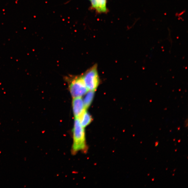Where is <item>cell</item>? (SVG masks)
I'll return each mask as SVG.
<instances>
[{
	"instance_id": "30bf717a",
	"label": "cell",
	"mask_w": 188,
	"mask_h": 188,
	"mask_svg": "<svg viewBox=\"0 0 188 188\" xmlns=\"http://www.w3.org/2000/svg\"><path fill=\"white\" fill-rule=\"evenodd\" d=\"M178 130H179L180 129V127H179L178 128Z\"/></svg>"
},
{
	"instance_id": "277c9868",
	"label": "cell",
	"mask_w": 188,
	"mask_h": 188,
	"mask_svg": "<svg viewBox=\"0 0 188 188\" xmlns=\"http://www.w3.org/2000/svg\"><path fill=\"white\" fill-rule=\"evenodd\" d=\"M90 10L94 11L97 15L107 14L109 10L107 7V0H90Z\"/></svg>"
},
{
	"instance_id": "7c38bea8",
	"label": "cell",
	"mask_w": 188,
	"mask_h": 188,
	"mask_svg": "<svg viewBox=\"0 0 188 188\" xmlns=\"http://www.w3.org/2000/svg\"><path fill=\"white\" fill-rule=\"evenodd\" d=\"M152 181H154V179H152Z\"/></svg>"
},
{
	"instance_id": "7a4b0ae2",
	"label": "cell",
	"mask_w": 188,
	"mask_h": 188,
	"mask_svg": "<svg viewBox=\"0 0 188 188\" xmlns=\"http://www.w3.org/2000/svg\"><path fill=\"white\" fill-rule=\"evenodd\" d=\"M65 80L73 98L82 97L89 91L84 83L82 75L66 77Z\"/></svg>"
},
{
	"instance_id": "8992f818",
	"label": "cell",
	"mask_w": 188,
	"mask_h": 188,
	"mask_svg": "<svg viewBox=\"0 0 188 188\" xmlns=\"http://www.w3.org/2000/svg\"><path fill=\"white\" fill-rule=\"evenodd\" d=\"M78 118L79 119L81 125L84 128L90 124L93 120L92 116L87 110L84 111Z\"/></svg>"
},
{
	"instance_id": "4fadbf2b",
	"label": "cell",
	"mask_w": 188,
	"mask_h": 188,
	"mask_svg": "<svg viewBox=\"0 0 188 188\" xmlns=\"http://www.w3.org/2000/svg\"><path fill=\"white\" fill-rule=\"evenodd\" d=\"M89 1H90V0H89Z\"/></svg>"
},
{
	"instance_id": "ba28073f",
	"label": "cell",
	"mask_w": 188,
	"mask_h": 188,
	"mask_svg": "<svg viewBox=\"0 0 188 188\" xmlns=\"http://www.w3.org/2000/svg\"><path fill=\"white\" fill-rule=\"evenodd\" d=\"M185 127H187L188 126V120L187 119H186V120L185 121Z\"/></svg>"
},
{
	"instance_id": "9c48e42d",
	"label": "cell",
	"mask_w": 188,
	"mask_h": 188,
	"mask_svg": "<svg viewBox=\"0 0 188 188\" xmlns=\"http://www.w3.org/2000/svg\"><path fill=\"white\" fill-rule=\"evenodd\" d=\"M155 146L157 147L159 144V142L158 141H156L155 143Z\"/></svg>"
},
{
	"instance_id": "3957f363",
	"label": "cell",
	"mask_w": 188,
	"mask_h": 188,
	"mask_svg": "<svg viewBox=\"0 0 188 188\" xmlns=\"http://www.w3.org/2000/svg\"><path fill=\"white\" fill-rule=\"evenodd\" d=\"M81 75L88 91H96L100 83L97 64L90 68Z\"/></svg>"
},
{
	"instance_id": "6da1fadb",
	"label": "cell",
	"mask_w": 188,
	"mask_h": 188,
	"mask_svg": "<svg viewBox=\"0 0 188 188\" xmlns=\"http://www.w3.org/2000/svg\"><path fill=\"white\" fill-rule=\"evenodd\" d=\"M84 128L81 125L78 118H75L73 129V143L72 148V152L73 155L80 151L86 152L88 150Z\"/></svg>"
},
{
	"instance_id": "52a82bcc",
	"label": "cell",
	"mask_w": 188,
	"mask_h": 188,
	"mask_svg": "<svg viewBox=\"0 0 188 188\" xmlns=\"http://www.w3.org/2000/svg\"><path fill=\"white\" fill-rule=\"evenodd\" d=\"M95 91H89L85 95L83 100L84 106L86 110H87L90 106L93 101Z\"/></svg>"
},
{
	"instance_id": "5b68a950",
	"label": "cell",
	"mask_w": 188,
	"mask_h": 188,
	"mask_svg": "<svg viewBox=\"0 0 188 188\" xmlns=\"http://www.w3.org/2000/svg\"><path fill=\"white\" fill-rule=\"evenodd\" d=\"M72 106L75 118H79L86 110L82 97L73 98Z\"/></svg>"
},
{
	"instance_id": "8fae6325",
	"label": "cell",
	"mask_w": 188,
	"mask_h": 188,
	"mask_svg": "<svg viewBox=\"0 0 188 188\" xmlns=\"http://www.w3.org/2000/svg\"><path fill=\"white\" fill-rule=\"evenodd\" d=\"M178 141H178V142H181V140H179Z\"/></svg>"
}]
</instances>
